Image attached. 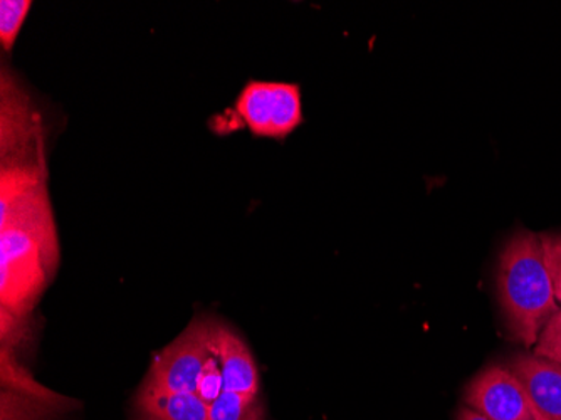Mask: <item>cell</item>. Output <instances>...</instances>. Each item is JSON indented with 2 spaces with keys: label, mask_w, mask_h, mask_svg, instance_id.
Here are the masks:
<instances>
[{
  "label": "cell",
  "mask_w": 561,
  "mask_h": 420,
  "mask_svg": "<svg viewBox=\"0 0 561 420\" xmlns=\"http://www.w3.org/2000/svg\"><path fill=\"white\" fill-rule=\"evenodd\" d=\"M0 261L2 311L24 317L53 280L59 261L46 185L0 208Z\"/></svg>",
  "instance_id": "1"
},
{
  "label": "cell",
  "mask_w": 561,
  "mask_h": 420,
  "mask_svg": "<svg viewBox=\"0 0 561 420\" xmlns=\"http://www.w3.org/2000/svg\"><path fill=\"white\" fill-rule=\"evenodd\" d=\"M497 295L512 337L523 347L537 345L541 331L560 309L541 236L519 230L506 242L500 256Z\"/></svg>",
  "instance_id": "2"
},
{
  "label": "cell",
  "mask_w": 561,
  "mask_h": 420,
  "mask_svg": "<svg viewBox=\"0 0 561 420\" xmlns=\"http://www.w3.org/2000/svg\"><path fill=\"white\" fill-rule=\"evenodd\" d=\"M210 330L213 323L198 318L192 321L187 330L157 353L141 387L175 394H197L198 378L213 355L209 349Z\"/></svg>",
  "instance_id": "3"
},
{
  "label": "cell",
  "mask_w": 561,
  "mask_h": 420,
  "mask_svg": "<svg viewBox=\"0 0 561 420\" xmlns=\"http://www.w3.org/2000/svg\"><path fill=\"white\" fill-rule=\"evenodd\" d=\"M466 407L490 420H545L510 366L491 365L466 388Z\"/></svg>",
  "instance_id": "4"
},
{
  "label": "cell",
  "mask_w": 561,
  "mask_h": 420,
  "mask_svg": "<svg viewBox=\"0 0 561 420\" xmlns=\"http://www.w3.org/2000/svg\"><path fill=\"white\" fill-rule=\"evenodd\" d=\"M209 349L222 371L224 390L256 397L260 390V374L251 350L242 338L231 328L213 323Z\"/></svg>",
  "instance_id": "5"
},
{
  "label": "cell",
  "mask_w": 561,
  "mask_h": 420,
  "mask_svg": "<svg viewBox=\"0 0 561 420\" xmlns=\"http://www.w3.org/2000/svg\"><path fill=\"white\" fill-rule=\"evenodd\" d=\"M507 366L522 382L541 417L561 420V365L535 353H519Z\"/></svg>",
  "instance_id": "6"
},
{
  "label": "cell",
  "mask_w": 561,
  "mask_h": 420,
  "mask_svg": "<svg viewBox=\"0 0 561 420\" xmlns=\"http://www.w3.org/2000/svg\"><path fill=\"white\" fill-rule=\"evenodd\" d=\"M135 404L144 420H210V406L197 394H175L141 387Z\"/></svg>",
  "instance_id": "7"
},
{
  "label": "cell",
  "mask_w": 561,
  "mask_h": 420,
  "mask_svg": "<svg viewBox=\"0 0 561 420\" xmlns=\"http://www.w3.org/2000/svg\"><path fill=\"white\" fill-rule=\"evenodd\" d=\"M273 91L274 83L251 81V83L245 84L244 90L239 94L238 103H236V109H238L242 122L257 137L270 138Z\"/></svg>",
  "instance_id": "8"
},
{
  "label": "cell",
  "mask_w": 561,
  "mask_h": 420,
  "mask_svg": "<svg viewBox=\"0 0 561 420\" xmlns=\"http://www.w3.org/2000/svg\"><path fill=\"white\" fill-rule=\"evenodd\" d=\"M301 123V90L298 84L274 83L270 138L283 140Z\"/></svg>",
  "instance_id": "9"
},
{
  "label": "cell",
  "mask_w": 561,
  "mask_h": 420,
  "mask_svg": "<svg viewBox=\"0 0 561 420\" xmlns=\"http://www.w3.org/2000/svg\"><path fill=\"white\" fill-rule=\"evenodd\" d=\"M256 397L241 396L236 391H222V396L209 407L210 420H260L256 416Z\"/></svg>",
  "instance_id": "10"
},
{
  "label": "cell",
  "mask_w": 561,
  "mask_h": 420,
  "mask_svg": "<svg viewBox=\"0 0 561 420\" xmlns=\"http://www.w3.org/2000/svg\"><path fill=\"white\" fill-rule=\"evenodd\" d=\"M31 0H2L0 2V44L12 50L25 18L30 14Z\"/></svg>",
  "instance_id": "11"
},
{
  "label": "cell",
  "mask_w": 561,
  "mask_h": 420,
  "mask_svg": "<svg viewBox=\"0 0 561 420\" xmlns=\"http://www.w3.org/2000/svg\"><path fill=\"white\" fill-rule=\"evenodd\" d=\"M224 391V377L220 371L219 362L216 356L210 355L204 365L201 378L197 384V396L201 397L207 406H213Z\"/></svg>",
  "instance_id": "12"
},
{
  "label": "cell",
  "mask_w": 561,
  "mask_h": 420,
  "mask_svg": "<svg viewBox=\"0 0 561 420\" xmlns=\"http://www.w3.org/2000/svg\"><path fill=\"white\" fill-rule=\"evenodd\" d=\"M535 355L561 365V309L548 321L535 345Z\"/></svg>",
  "instance_id": "13"
},
{
  "label": "cell",
  "mask_w": 561,
  "mask_h": 420,
  "mask_svg": "<svg viewBox=\"0 0 561 420\" xmlns=\"http://www.w3.org/2000/svg\"><path fill=\"white\" fill-rule=\"evenodd\" d=\"M541 245H543L545 262L553 284L554 298L561 303V234H543Z\"/></svg>",
  "instance_id": "14"
},
{
  "label": "cell",
  "mask_w": 561,
  "mask_h": 420,
  "mask_svg": "<svg viewBox=\"0 0 561 420\" xmlns=\"http://www.w3.org/2000/svg\"><path fill=\"white\" fill-rule=\"evenodd\" d=\"M457 420H490L486 417L481 416V413L476 412V410L469 409V407H462L457 413Z\"/></svg>",
  "instance_id": "15"
}]
</instances>
